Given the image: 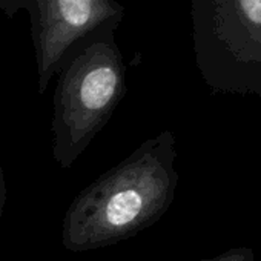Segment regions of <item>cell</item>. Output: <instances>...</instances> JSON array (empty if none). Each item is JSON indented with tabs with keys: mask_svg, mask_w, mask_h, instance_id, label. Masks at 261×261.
<instances>
[{
	"mask_svg": "<svg viewBox=\"0 0 261 261\" xmlns=\"http://www.w3.org/2000/svg\"><path fill=\"white\" fill-rule=\"evenodd\" d=\"M207 261H255V252L250 247H232Z\"/></svg>",
	"mask_w": 261,
	"mask_h": 261,
	"instance_id": "cell-5",
	"label": "cell"
},
{
	"mask_svg": "<svg viewBox=\"0 0 261 261\" xmlns=\"http://www.w3.org/2000/svg\"><path fill=\"white\" fill-rule=\"evenodd\" d=\"M198 65L215 92L261 100V0H198Z\"/></svg>",
	"mask_w": 261,
	"mask_h": 261,
	"instance_id": "cell-2",
	"label": "cell"
},
{
	"mask_svg": "<svg viewBox=\"0 0 261 261\" xmlns=\"http://www.w3.org/2000/svg\"><path fill=\"white\" fill-rule=\"evenodd\" d=\"M123 95L120 68L98 60L74 69L56 94L53 117V159L68 169L109 121Z\"/></svg>",
	"mask_w": 261,
	"mask_h": 261,
	"instance_id": "cell-3",
	"label": "cell"
},
{
	"mask_svg": "<svg viewBox=\"0 0 261 261\" xmlns=\"http://www.w3.org/2000/svg\"><path fill=\"white\" fill-rule=\"evenodd\" d=\"M5 204H7V183H5L2 162H0V218H2V215L5 212Z\"/></svg>",
	"mask_w": 261,
	"mask_h": 261,
	"instance_id": "cell-6",
	"label": "cell"
},
{
	"mask_svg": "<svg viewBox=\"0 0 261 261\" xmlns=\"http://www.w3.org/2000/svg\"><path fill=\"white\" fill-rule=\"evenodd\" d=\"M63 19L72 27H83L91 14V0H59Z\"/></svg>",
	"mask_w": 261,
	"mask_h": 261,
	"instance_id": "cell-4",
	"label": "cell"
},
{
	"mask_svg": "<svg viewBox=\"0 0 261 261\" xmlns=\"http://www.w3.org/2000/svg\"><path fill=\"white\" fill-rule=\"evenodd\" d=\"M175 160L171 130L145 140L72 200L62 224L63 247L71 252L101 249L155 224L175 197Z\"/></svg>",
	"mask_w": 261,
	"mask_h": 261,
	"instance_id": "cell-1",
	"label": "cell"
}]
</instances>
